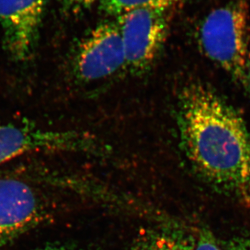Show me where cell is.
Instances as JSON below:
<instances>
[{"mask_svg": "<svg viewBox=\"0 0 250 250\" xmlns=\"http://www.w3.org/2000/svg\"><path fill=\"white\" fill-rule=\"evenodd\" d=\"M176 115L181 149L197 176L250 207V133L241 115L200 82L179 92Z\"/></svg>", "mask_w": 250, "mask_h": 250, "instance_id": "obj_1", "label": "cell"}, {"mask_svg": "<svg viewBox=\"0 0 250 250\" xmlns=\"http://www.w3.org/2000/svg\"><path fill=\"white\" fill-rule=\"evenodd\" d=\"M197 41L206 57L250 89V12L245 0L209 12L200 24Z\"/></svg>", "mask_w": 250, "mask_h": 250, "instance_id": "obj_2", "label": "cell"}, {"mask_svg": "<svg viewBox=\"0 0 250 250\" xmlns=\"http://www.w3.org/2000/svg\"><path fill=\"white\" fill-rule=\"evenodd\" d=\"M171 9L144 7L114 18L123 42L127 73L145 74L154 65L166 41Z\"/></svg>", "mask_w": 250, "mask_h": 250, "instance_id": "obj_3", "label": "cell"}, {"mask_svg": "<svg viewBox=\"0 0 250 250\" xmlns=\"http://www.w3.org/2000/svg\"><path fill=\"white\" fill-rule=\"evenodd\" d=\"M70 69L73 79L84 84L126 72L123 42L116 20L97 24L80 40L72 55Z\"/></svg>", "mask_w": 250, "mask_h": 250, "instance_id": "obj_4", "label": "cell"}, {"mask_svg": "<svg viewBox=\"0 0 250 250\" xmlns=\"http://www.w3.org/2000/svg\"><path fill=\"white\" fill-rule=\"evenodd\" d=\"M34 152L101 154L105 149L85 132L45 129L29 124L0 125V165Z\"/></svg>", "mask_w": 250, "mask_h": 250, "instance_id": "obj_5", "label": "cell"}, {"mask_svg": "<svg viewBox=\"0 0 250 250\" xmlns=\"http://www.w3.org/2000/svg\"><path fill=\"white\" fill-rule=\"evenodd\" d=\"M46 209L39 192L17 177H0V250L40 224Z\"/></svg>", "mask_w": 250, "mask_h": 250, "instance_id": "obj_6", "label": "cell"}, {"mask_svg": "<svg viewBox=\"0 0 250 250\" xmlns=\"http://www.w3.org/2000/svg\"><path fill=\"white\" fill-rule=\"evenodd\" d=\"M45 4V0H0L2 45L16 62H26L34 55Z\"/></svg>", "mask_w": 250, "mask_h": 250, "instance_id": "obj_7", "label": "cell"}, {"mask_svg": "<svg viewBox=\"0 0 250 250\" xmlns=\"http://www.w3.org/2000/svg\"><path fill=\"white\" fill-rule=\"evenodd\" d=\"M179 0H99V9L112 18L131 10L144 7L173 8Z\"/></svg>", "mask_w": 250, "mask_h": 250, "instance_id": "obj_8", "label": "cell"}, {"mask_svg": "<svg viewBox=\"0 0 250 250\" xmlns=\"http://www.w3.org/2000/svg\"><path fill=\"white\" fill-rule=\"evenodd\" d=\"M135 250H193L176 235L151 231L140 238Z\"/></svg>", "mask_w": 250, "mask_h": 250, "instance_id": "obj_9", "label": "cell"}, {"mask_svg": "<svg viewBox=\"0 0 250 250\" xmlns=\"http://www.w3.org/2000/svg\"><path fill=\"white\" fill-rule=\"evenodd\" d=\"M99 0H60L61 10L68 16L81 14Z\"/></svg>", "mask_w": 250, "mask_h": 250, "instance_id": "obj_10", "label": "cell"}, {"mask_svg": "<svg viewBox=\"0 0 250 250\" xmlns=\"http://www.w3.org/2000/svg\"><path fill=\"white\" fill-rule=\"evenodd\" d=\"M193 250H220L214 239L207 231L200 232Z\"/></svg>", "mask_w": 250, "mask_h": 250, "instance_id": "obj_11", "label": "cell"}, {"mask_svg": "<svg viewBox=\"0 0 250 250\" xmlns=\"http://www.w3.org/2000/svg\"><path fill=\"white\" fill-rule=\"evenodd\" d=\"M231 250H250V239H236L231 243Z\"/></svg>", "mask_w": 250, "mask_h": 250, "instance_id": "obj_12", "label": "cell"}, {"mask_svg": "<svg viewBox=\"0 0 250 250\" xmlns=\"http://www.w3.org/2000/svg\"><path fill=\"white\" fill-rule=\"evenodd\" d=\"M37 250H75L73 249L68 248L67 246H46L44 248L39 249Z\"/></svg>", "mask_w": 250, "mask_h": 250, "instance_id": "obj_13", "label": "cell"}, {"mask_svg": "<svg viewBox=\"0 0 250 250\" xmlns=\"http://www.w3.org/2000/svg\"></svg>", "mask_w": 250, "mask_h": 250, "instance_id": "obj_14", "label": "cell"}]
</instances>
